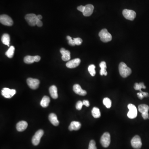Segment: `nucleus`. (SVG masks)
Wrapping results in <instances>:
<instances>
[{"instance_id":"18","label":"nucleus","mask_w":149,"mask_h":149,"mask_svg":"<svg viewBox=\"0 0 149 149\" xmlns=\"http://www.w3.org/2000/svg\"><path fill=\"white\" fill-rule=\"evenodd\" d=\"M81 127V124L79 122L72 121L68 129L70 131H77L80 129Z\"/></svg>"},{"instance_id":"9","label":"nucleus","mask_w":149,"mask_h":149,"mask_svg":"<svg viewBox=\"0 0 149 149\" xmlns=\"http://www.w3.org/2000/svg\"><path fill=\"white\" fill-rule=\"evenodd\" d=\"M0 22L1 24L5 26H11L13 24V22L11 18L9 15H1Z\"/></svg>"},{"instance_id":"12","label":"nucleus","mask_w":149,"mask_h":149,"mask_svg":"<svg viewBox=\"0 0 149 149\" xmlns=\"http://www.w3.org/2000/svg\"><path fill=\"white\" fill-rule=\"evenodd\" d=\"M2 95L6 98H12L16 94V90L14 89H11L8 88H4L1 91Z\"/></svg>"},{"instance_id":"4","label":"nucleus","mask_w":149,"mask_h":149,"mask_svg":"<svg viewBox=\"0 0 149 149\" xmlns=\"http://www.w3.org/2000/svg\"><path fill=\"white\" fill-rule=\"evenodd\" d=\"M139 112L142 114V118L145 120L148 119V111L149 107L148 106L145 104H140L138 107Z\"/></svg>"},{"instance_id":"17","label":"nucleus","mask_w":149,"mask_h":149,"mask_svg":"<svg viewBox=\"0 0 149 149\" xmlns=\"http://www.w3.org/2000/svg\"><path fill=\"white\" fill-rule=\"evenodd\" d=\"M28 123L25 121H20L16 125V129L19 132H22L25 131L28 127Z\"/></svg>"},{"instance_id":"38","label":"nucleus","mask_w":149,"mask_h":149,"mask_svg":"<svg viewBox=\"0 0 149 149\" xmlns=\"http://www.w3.org/2000/svg\"><path fill=\"white\" fill-rule=\"evenodd\" d=\"M35 62H39L41 59V57L39 56H35Z\"/></svg>"},{"instance_id":"33","label":"nucleus","mask_w":149,"mask_h":149,"mask_svg":"<svg viewBox=\"0 0 149 149\" xmlns=\"http://www.w3.org/2000/svg\"><path fill=\"white\" fill-rule=\"evenodd\" d=\"M83 105V102H81V101H78L76 104V108L77 110H80L82 109Z\"/></svg>"},{"instance_id":"20","label":"nucleus","mask_w":149,"mask_h":149,"mask_svg":"<svg viewBox=\"0 0 149 149\" xmlns=\"http://www.w3.org/2000/svg\"><path fill=\"white\" fill-rule=\"evenodd\" d=\"M49 119L50 122L54 126H58L59 124V121L57 119V116L55 114H50L49 116Z\"/></svg>"},{"instance_id":"37","label":"nucleus","mask_w":149,"mask_h":149,"mask_svg":"<svg viewBox=\"0 0 149 149\" xmlns=\"http://www.w3.org/2000/svg\"><path fill=\"white\" fill-rule=\"evenodd\" d=\"M137 95H138V97L140 99H142L144 97V95H143V94H142L141 93H140V92L138 93H137Z\"/></svg>"},{"instance_id":"22","label":"nucleus","mask_w":149,"mask_h":149,"mask_svg":"<svg viewBox=\"0 0 149 149\" xmlns=\"http://www.w3.org/2000/svg\"><path fill=\"white\" fill-rule=\"evenodd\" d=\"M50 102V99L49 97L47 96H45L41 101V106L44 108H46L48 106Z\"/></svg>"},{"instance_id":"6","label":"nucleus","mask_w":149,"mask_h":149,"mask_svg":"<svg viewBox=\"0 0 149 149\" xmlns=\"http://www.w3.org/2000/svg\"><path fill=\"white\" fill-rule=\"evenodd\" d=\"M128 108L129 110L127 114L128 117L131 119L136 118L138 114V110L136 106L134 105L130 104L128 105Z\"/></svg>"},{"instance_id":"30","label":"nucleus","mask_w":149,"mask_h":149,"mask_svg":"<svg viewBox=\"0 0 149 149\" xmlns=\"http://www.w3.org/2000/svg\"><path fill=\"white\" fill-rule=\"evenodd\" d=\"M88 149H97L96 146V142L94 140H91L89 142Z\"/></svg>"},{"instance_id":"3","label":"nucleus","mask_w":149,"mask_h":149,"mask_svg":"<svg viewBox=\"0 0 149 149\" xmlns=\"http://www.w3.org/2000/svg\"><path fill=\"white\" fill-rule=\"evenodd\" d=\"M111 142V136L109 133L106 132L101 137L100 143L104 148L109 147Z\"/></svg>"},{"instance_id":"23","label":"nucleus","mask_w":149,"mask_h":149,"mask_svg":"<svg viewBox=\"0 0 149 149\" xmlns=\"http://www.w3.org/2000/svg\"><path fill=\"white\" fill-rule=\"evenodd\" d=\"M1 41L4 45H7L8 47L10 46V35L8 34H4L2 37Z\"/></svg>"},{"instance_id":"39","label":"nucleus","mask_w":149,"mask_h":149,"mask_svg":"<svg viewBox=\"0 0 149 149\" xmlns=\"http://www.w3.org/2000/svg\"><path fill=\"white\" fill-rule=\"evenodd\" d=\"M37 18L38 19L41 20L42 18V16L41 15H37Z\"/></svg>"},{"instance_id":"19","label":"nucleus","mask_w":149,"mask_h":149,"mask_svg":"<svg viewBox=\"0 0 149 149\" xmlns=\"http://www.w3.org/2000/svg\"><path fill=\"white\" fill-rule=\"evenodd\" d=\"M49 92L50 95L52 98L54 99H57L58 97V95L57 88L55 85H52L49 87Z\"/></svg>"},{"instance_id":"16","label":"nucleus","mask_w":149,"mask_h":149,"mask_svg":"<svg viewBox=\"0 0 149 149\" xmlns=\"http://www.w3.org/2000/svg\"><path fill=\"white\" fill-rule=\"evenodd\" d=\"M60 52L62 55V59L64 61H68L70 58V53L68 50H66L64 48H61Z\"/></svg>"},{"instance_id":"14","label":"nucleus","mask_w":149,"mask_h":149,"mask_svg":"<svg viewBox=\"0 0 149 149\" xmlns=\"http://www.w3.org/2000/svg\"><path fill=\"white\" fill-rule=\"evenodd\" d=\"M81 60L79 58H75L68 61L66 64L67 67L69 68H74L77 67L80 64Z\"/></svg>"},{"instance_id":"13","label":"nucleus","mask_w":149,"mask_h":149,"mask_svg":"<svg viewBox=\"0 0 149 149\" xmlns=\"http://www.w3.org/2000/svg\"><path fill=\"white\" fill-rule=\"evenodd\" d=\"M94 7L92 4H88L85 6L84 10L83 12V15L86 17H88L93 14Z\"/></svg>"},{"instance_id":"35","label":"nucleus","mask_w":149,"mask_h":149,"mask_svg":"<svg viewBox=\"0 0 149 149\" xmlns=\"http://www.w3.org/2000/svg\"><path fill=\"white\" fill-rule=\"evenodd\" d=\"M85 6L83 5H80V6L77 7V9L79 11L83 12L84 10Z\"/></svg>"},{"instance_id":"21","label":"nucleus","mask_w":149,"mask_h":149,"mask_svg":"<svg viewBox=\"0 0 149 149\" xmlns=\"http://www.w3.org/2000/svg\"><path fill=\"white\" fill-rule=\"evenodd\" d=\"M99 66L101 68V70L100 71V74L101 75H107V72L106 71V63L105 61H102L99 64Z\"/></svg>"},{"instance_id":"10","label":"nucleus","mask_w":149,"mask_h":149,"mask_svg":"<svg viewBox=\"0 0 149 149\" xmlns=\"http://www.w3.org/2000/svg\"><path fill=\"white\" fill-rule=\"evenodd\" d=\"M123 15L126 19L133 20L136 16V13L133 10L124 9L123 11Z\"/></svg>"},{"instance_id":"7","label":"nucleus","mask_w":149,"mask_h":149,"mask_svg":"<svg viewBox=\"0 0 149 149\" xmlns=\"http://www.w3.org/2000/svg\"><path fill=\"white\" fill-rule=\"evenodd\" d=\"M25 19L28 24L31 26H35L38 19L37 15L32 13L26 15L25 17Z\"/></svg>"},{"instance_id":"5","label":"nucleus","mask_w":149,"mask_h":149,"mask_svg":"<svg viewBox=\"0 0 149 149\" xmlns=\"http://www.w3.org/2000/svg\"><path fill=\"white\" fill-rule=\"evenodd\" d=\"M44 133V131L41 129L36 132L35 135L32 137V142L33 145L35 146H37L39 144L41 138L43 136Z\"/></svg>"},{"instance_id":"26","label":"nucleus","mask_w":149,"mask_h":149,"mask_svg":"<svg viewBox=\"0 0 149 149\" xmlns=\"http://www.w3.org/2000/svg\"><path fill=\"white\" fill-rule=\"evenodd\" d=\"M15 50V47L13 46H11L8 51L5 52V55L9 58H12L14 55Z\"/></svg>"},{"instance_id":"15","label":"nucleus","mask_w":149,"mask_h":149,"mask_svg":"<svg viewBox=\"0 0 149 149\" xmlns=\"http://www.w3.org/2000/svg\"><path fill=\"white\" fill-rule=\"evenodd\" d=\"M73 90L76 94L80 96H85L87 95L85 90L82 89L81 86L78 84H75L73 87Z\"/></svg>"},{"instance_id":"11","label":"nucleus","mask_w":149,"mask_h":149,"mask_svg":"<svg viewBox=\"0 0 149 149\" xmlns=\"http://www.w3.org/2000/svg\"><path fill=\"white\" fill-rule=\"evenodd\" d=\"M27 83L28 85L31 89H37L39 86L40 82L38 79L29 78L27 79Z\"/></svg>"},{"instance_id":"31","label":"nucleus","mask_w":149,"mask_h":149,"mask_svg":"<svg viewBox=\"0 0 149 149\" xmlns=\"http://www.w3.org/2000/svg\"><path fill=\"white\" fill-rule=\"evenodd\" d=\"M67 39L68 41V44L70 46H74L75 45V44L74 41V39H72V37L70 36H68L67 37Z\"/></svg>"},{"instance_id":"2","label":"nucleus","mask_w":149,"mask_h":149,"mask_svg":"<svg viewBox=\"0 0 149 149\" xmlns=\"http://www.w3.org/2000/svg\"><path fill=\"white\" fill-rule=\"evenodd\" d=\"M99 36L100 37V40L104 43L111 41L112 39V35L108 32L106 29L102 30L99 32Z\"/></svg>"},{"instance_id":"29","label":"nucleus","mask_w":149,"mask_h":149,"mask_svg":"<svg viewBox=\"0 0 149 149\" xmlns=\"http://www.w3.org/2000/svg\"><path fill=\"white\" fill-rule=\"evenodd\" d=\"M95 66L93 64L89 65L88 68V70L89 71L90 74L92 76H94L96 74V71L95 70Z\"/></svg>"},{"instance_id":"24","label":"nucleus","mask_w":149,"mask_h":149,"mask_svg":"<svg viewBox=\"0 0 149 149\" xmlns=\"http://www.w3.org/2000/svg\"><path fill=\"white\" fill-rule=\"evenodd\" d=\"M92 114L93 116L95 119L99 118L101 116V113L99 108L94 107L92 109Z\"/></svg>"},{"instance_id":"1","label":"nucleus","mask_w":149,"mask_h":149,"mask_svg":"<svg viewBox=\"0 0 149 149\" xmlns=\"http://www.w3.org/2000/svg\"><path fill=\"white\" fill-rule=\"evenodd\" d=\"M119 68L120 74L123 77H127L131 74V69L123 62H121L119 64Z\"/></svg>"},{"instance_id":"32","label":"nucleus","mask_w":149,"mask_h":149,"mask_svg":"<svg viewBox=\"0 0 149 149\" xmlns=\"http://www.w3.org/2000/svg\"><path fill=\"white\" fill-rule=\"evenodd\" d=\"M75 45H81L83 42V40L80 38H76L74 39Z\"/></svg>"},{"instance_id":"34","label":"nucleus","mask_w":149,"mask_h":149,"mask_svg":"<svg viewBox=\"0 0 149 149\" xmlns=\"http://www.w3.org/2000/svg\"><path fill=\"white\" fill-rule=\"evenodd\" d=\"M36 25H37L38 27H41L43 25V23H42V22L41 20L37 19V23H36Z\"/></svg>"},{"instance_id":"28","label":"nucleus","mask_w":149,"mask_h":149,"mask_svg":"<svg viewBox=\"0 0 149 149\" xmlns=\"http://www.w3.org/2000/svg\"><path fill=\"white\" fill-rule=\"evenodd\" d=\"M104 104L105 106L108 109L111 108V106H112V101L110 100V99L107 97H106L104 98L103 99Z\"/></svg>"},{"instance_id":"36","label":"nucleus","mask_w":149,"mask_h":149,"mask_svg":"<svg viewBox=\"0 0 149 149\" xmlns=\"http://www.w3.org/2000/svg\"><path fill=\"white\" fill-rule=\"evenodd\" d=\"M83 105L85 106H87V107H88V106H89V103L88 100H83Z\"/></svg>"},{"instance_id":"8","label":"nucleus","mask_w":149,"mask_h":149,"mask_svg":"<svg viewBox=\"0 0 149 149\" xmlns=\"http://www.w3.org/2000/svg\"><path fill=\"white\" fill-rule=\"evenodd\" d=\"M131 144L133 148L140 149L142 145V143L141 140L140 136L138 135L135 136L131 140Z\"/></svg>"},{"instance_id":"27","label":"nucleus","mask_w":149,"mask_h":149,"mask_svg":"<svg viewBox=\"0 0 149 149\" xmlns=\"http://www.w3.org/2000/svg\"><path fill=\"white\" fill-rule=\"evenodd\" d=\"M134 88L136 90L140 91L142 89H145L146 87L145 86L143 83H135L134 85Z\"/></svg>"},{"instance_id":"25","label":"nucleus","mask_w":149,"mask_h":149,"mask_svg":"<svg viewBox=\"0 0 149 149\" xmlns=\"http://www.w3.org/2000/svg\"><path fill=\"white\" fill-rule=\"evenodd\" d=\"M24 62L27 64H31L35 62V56H27L24 58Z\"/></svg>"}]
</instances>
